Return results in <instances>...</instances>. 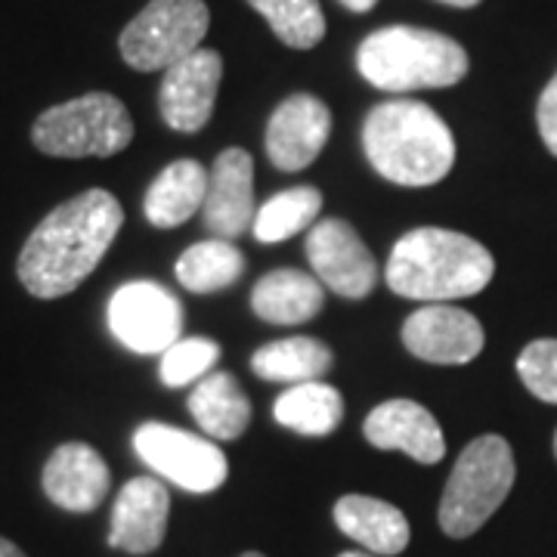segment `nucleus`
Here are the masks:
<instances>
[{
	"label": "nucleus",
	"mask_w": 557,
	"mask_h": 557,
	"mask_svg": "<svg viewBox=\"0 0 557 557\" xmlns=\"http://www.w3.org/2000/svg\"><path fill=\"white\" fill-rule=\"evenodd\" d=\"M121 223L124 211L109 189H87L62 201L22 245L16 273L25 292L40 300L72 295L100 267Z\"/></svg>",
	"instance_id": "nucleus-1"
},
{
	"label": "nucleus",
	"mask_w": 557,
	"mask_h": 557,
	"mask_svg": "<svg viewBox=\"0 0 557 557\" xmlns=\"http://www.w3.org/2000/svg\"><path fill=\"white\" fill-rule=\"evenodd\" d=\"M496 276V260L478 239L418 226L394 245L384 278L399 298L446 304V300L480 295Z\"/></svg>",
	"instance_id": "nucleus-2"
},
{
	"label": "nucleus",
	"mask_w": 557,
	"mask_h": 557,
	"mask_svg": "<svg viewBox=\"0 0 557 557\" xmlns=\"http://www.w3.org/2000/svg\"><path fill=\"white\" fill-rule=\"evenodd\" d=\"M362 149L397 186H434L456 164V137L428 102H379L362 124Z\"/></svg>",
	"instance_id": "nucleus-3"
},
{
	"label": "nucleus",
	"mask_w": 557,
	"mask_h": 557,
	"mask_svg": "<svg viewBox=\"0 0 557 557\" xmlns=\"http://www.w3.org/2000/svg\"><path fill=\"white\" fill-rule=\"evenodd\" d=\"M357 69L384 94L443 90L468 75L471 60L449 35L416 25H387L359 44Z\"/></svg>",
	"instance_id": "nucleus-4"
},
{
	"label": "nucleus",
	"mask_w": 557,
	"mask_h": 557,
	"mask_svg": "<svg viewBox=\"0 0 557 557\" xmlns=\"http://www.w3.org/2000/svg\"><path fill=\"white\" fill-rule=\"evenodd\" d=\"M518 478L508 440L483 434L471 440L440 498V530L453 539H468L502 508Z\"/></svg>",
	"instance_id": "nucleus-5"
},
{
	"label": "nucleus",
	"mask_w": 557,
	"mask_h": 557,
	"mask_svg": "<svg viewBox=\"0 0 557 557\" xmlns=\"http://www.w3.org/2000/svg\"><path fill=\"white\" fill-rule=\"evenodd\" d=\"M134 139V119L112 94H84L40 112L32 143L53 159H109Z\"/></svg>",
	"instance_id": "nucleus-6"
},
{
	"label": "nucleus",
	"mask_w": 557,
	"mask_h": 557,
	"mask_svg": "<svg viewBox=\"0 0 557 557\" xmlns=\"http://www.w3.org/2000/svg\"><path fill=\"white\" fill-rule=\"evenodd\" d=\"M208 28L205 0H149L121 32V60L134 72H168L199 50Z\"/></svg>",
	"instance_id": "nucleus-7"
},
{
	"label": "nucleus",
	"mask_w": 557,
	"mask_h": 557,
	"mask_svg": "<svg viewBox=\"0 0 557 557\" xmlns=\"http://www.w3.org/2000/svg\"><path fill=\"white\" fill-rule=\"evenodd\" d=\"M134 449L159 478L171 480L186 493H199V496L214 493L230 474V461L218 443L161 421L139 424L134 434Z\"/></svg>",
	"instance_id": "nucleus-8"
},
{
	"label": "nucleus",
	"mask_w": 557,
	"mask_h": 557,
	"mask_svg": "<svg viewBox=\"0 0 557 557\" xmlns=\"http://www.w3.org/2000/svg\"><path fill=\"white\" fill-rule=\"evenodd\" d=\"M109 329L134 354H164L183 335V304L159 282H127L109 300Z\"/></svg>",
	"instance_id": "nucleus-9"
},
{
	"label": "nucleus",
	"mask_w": 557,
	"mask_h": 557,
	"mask_svg": "<svg viewBox=\"0 0 557 557\" xmlns=\"http://www.w3.org/2000/svg\"><path fill=\"white\" fill-rule=\"evenodd\" d=\"M307 260L313 276L341 298H366L379 285V263L347 220H317L307 236Z\"/></svg>",
	"instance_id": "nucleus-10"
},
{
	"label": "nucleus",
	"mask_w": 557,
	"mask_h": 557,
	"mask_svg": "<svg viewBox=\"0 0 557 557\" xmlns=\"http://www.w3.org/2000/svg\"><path fill=\"white\" fill-rule=\"evenodd\" d=\"M220 81H223V60L218 50L199 47L186 60L171 65L161 78L159 109L164 124L180 134L201 131L218 102Z\"/></svg>",
	"instance_id": "nucleus-11"
},
{
	"label": "nucleus",
	"mask_w": 557,
	"mask_h": 557,
	"mask_svg": "<svg viewBox=\"0 0 557 557\" xmlns=\"http://www.w3.org/2000/svg\"><path fill=\"white\" fill-rule=\"evenodd\" d=\"M403 344L434 366H465L480 357L486 335L478 317L449 304H428L403 322Z\"/></svg>",
	"instance_id": "nucleus-12"
},
{
	"label": "nucleus",
	"mask_w": 557,
	"mask_h": 557,
	"mask_svg": "<svg viewBox=\"0 0 557 557\" xmlns=\"http://www.w3.org/2000/svg\"><path fill=\"white\" fill-rule=\"evenodd\" d=\"M255 214V159L245 149H226L208 171V193L201 205L205 226L214 239L233 242L251 230Z\"/></svg>",
	"instance_id": "nucleus-13"
},
{
	"label": "nucleus",
	"mask_w": 557,
	"mask_h": 557,
	"mask_svg": "<svg viewBox=\"0 0 557 557\" xmlns=\"http://www.w3.org/2000/svg\"><path fill=\"white\" fill-rule=\"evenodd\" d=\"M332 134V109L313 94H295L276 106L267 124V159L278 171H304L319 159Z\"/></svg>",
	"instance_id": "nucleus-14"
},
{
	"label": "nucleus",
	"mask_w": 557,
	"mask_h": 557,
	"mask_svg": "<svg viewBox=\"0 0 557 557\" xmlns=\"http://www.w3.org/2000/svg\"><path fill=\"white\" fill-rule=\"evenodd\" d=\"M44 493L53 505L72 515H90L112 490L106 458L87 443H62L44 465Z\"/></svg>",
	"instance_id": "nucleus-15"
},
{
	"label": "nucleus",
	"mask_w": 557,
	"mask_h": 557,
	"mask_svg": "<svg viewBox=\"0 0 557 557\" xmlns=\"http://www.w3.org/2000/svg\"><path fill=\"white\" fill-rule=\"evenodd\" d=\"M168 518H171V493L161 480H127L112 505L109 545L127 555H152L164 542Z\"/></svg>",
	"instance_id": "nucleus-16"
},
{
	"label": "nucleus",
	"mask_w": 557,
	"mask_h": 557,
	"mask_svg": "<svg viewBox=\"0 0 557 557\" xmlns=\"http://www.w3.org/2000/svg\"><path fill=\"white\" fill-rule=\"evenodd\" d=\"M362 434L375 449H397L421 465H437L446 456V437L437 418L416 399H387L362 421Z\"/></svg>",
	"instance_id": "nucleus-17"
},
{
	"label": "nucleus",
	"mask_w": 557,
	"mask_h": 557,
	"mask_svg": "<svg viewBox=\"0 0 557 557\" xmlns=\"http://www.w3.org/2000/svg\"><path fill=\"white\" fill-rule=\"evenodd\" d=\"M335 523L344 536L359 542L369 555H399L409 545V520L397 505L375 496H344L335 505Z\"/></svg>",
	"instance_id": "nucleus-18"
},
{
	"label": "nucleus",
	"mask_w": 557,
	"mask_h": 557,
	"mask_svg": "<svg viewBox=\"0 0 557 557\" xmlns=\"http://www.w3.org/2000/svg\"><path fill=\"white\" fill-rule=\"evenodd\" d=\"M205 193H208V171L199 161H171L146 189V199H143L146 220L159 230L183 226L196 211H201Z\"/></svg>",
	"instance_id": "nucleus-19"
},
{
	"label": "nucleus",
	"mask_w": 557,
	"mask_h": 557,
	"mask_svg": "<svg viewBox=\"0 0 557 557\" xmlns=\"http://www.w3.org/2000/svg\"><path fill=\"white\" fill-rule=\"evenodd\" d=\"M322 282L304 270H273L251 292L255 317L273 325H300L322 310Z\"/></svg>",
	"instance_id": "nucleus-20"
},
{
	"label": "nucleus",
	"mask_w": 557,
	"mask_h": 557,
	"mask_svg": "<svg viewBox=\"0 0 557 557\" xmlns=\"http://www.w3.org/2000/svg\"><path fill=\"white\" fill-rule=\"evenodd\" d=\"M189 412L211 440H239L251 424V403L230 372H211L193 387Z\"/></svg>",
	"instance_id": "nucleus-21"
},
{
	"label": "nucleus",
	"mask_w": 557,
	"mask_h": 557,
	"mask_svg": "<svg viewBox=\"0 0 557 557\" xmlns=\"http://www.w3.org/2000/svg\"><path fill=\"white\" fill-rule=\"evenodd\" d=\"M273 416L282 428L304 434V437H329L344 418V399L338 387L325 381L292 384L285 394H278Z\"/></svg>",
	"instance_id": "nucleus-22"
},
{
	"label": "nucleus",
	"mask_w": 557,
	"mask_h": 557,
	"mask_svg": "<svg viewBox=\"0 0 557 557\" xmlns=\"http://www.w3.org/2000/svg\"><path fill=\"white\" fill-rule=\"evenodd\" d=\"M335 354L317 338H282L263 344L251 357L255 375L263 381H282V384H307L322 381L332 369Z\"/></svg>",
	"instance_id": "nucleus-23"
},
{
	"label": "nucleus",
	"mask_w": 557,
	"mask_h": 557,
	"mask_svg": "<svg viewBox=\"0 0 557 557\" xmlns=\"http://www.w3.org/2000/svg\"><path fill=\"white\" fill-rule=\"evenodd\" d=\"M177 282L193 295H214L239 282L245 273L242 251L226 239H208L189 245L177 258Z\"/></svg>",
	"instance_id": "nucleus-24"
},
{
	"label": "nucleus",
	"mask_w": 557,
	"mask_h": 557,
	"mask_svg": "<svg viewBox=\"0 0 557 557\" xmlns=\"http://www.w3.org/2000/svg\"><path fill=\"white\" fill-rule=\"evenodd\" d=\"M322 211V193L317 186H295L282 189L270 201H263L255 214L251 233L260 245H276V242L292 239L304 230H310Z\"/></svg>",
	"instance_id": "nucleus-25"
},
{
	"label": "nucleus",
	"mask_w": 557,
	"mask_h": 557,
	"mask_svg": "<svg viewBox=\"0 0 557 557\" xmlns=\"http://www.w3.org/2000/svg\"><path fill=\"white\" fill-rule=\"evenodd\" d=\"M285 47L313 50L325 38V13L319 0H248Z\"/></svg>",
	"instance_id": "nucleus-26"
},
{
	"label": "nucleus",
	"mask_w": 557,
	"mask_h": 557,
	"mask_svg": "<svg viewBox=\"0 0 557 557\" xmlns=\"http://www.w3.org/2000/svg\"><path fill=\"white\" fill-rule=\"evenodd\" d=\"M220 344L211 338H180L161 354L159 375L168 387L199 384L218 366Z\"/></svg>",
	"instance_id": "nucleus-27"
},
{
	"label": "nucleus",
	"mask_w": 557,
	"mask_h": 557,
	"mask_svg": "<svg viewBox=\"0 0 557 557\" xmlns=\"http://www.w3.org/2000/svg\"><path fill=\"white\" fill-rule=\"evenodd\" d=\"M518 375L527 391L542 403L557 406V341H530L518 357Z\"/></svg>",
	"instance_id": "nucleus-28"
},
{
	"label": "nucleus",
	"mask_w": 557,
	"mask_h": 557,
	"mask_svg": "<svg viewBox=\"0 0 557 557\" xmlns=\"http://www.w3.org/2000/svg\"><path fill=\"white\" fill-rule=\"evenodd\" d=\"M536 124L539 137H542V143L548 146V152L557 159V72L555 78L545 84L542 97H539Z\"/></svg>",
	"instance_id": "nucleus-29"
},
{
	"label": "nucleus",
	"mask_w": 557,
	"mask_h": 557,
	"mask_svg": "<svg viewBox=\"0 0 557 557\" xmlns=\"http://www.w3.org/2000/svg\"><path fill=\"white\" fill-rule=\"evenodd\" d=\"M344 10H350V13H369V10H375L379 7V0H338Z\"/></svg>",
	"instance_id": "nucleus-30"
},
{
	"label": "nucleus",
	"mask_w": 557,
	"mask_h": 557,
	"mask_svg": "<svg viewBox=\"0 0 557 557\" xmlns=\"http://www.w3.org/2000/svg\"><path fill=\"white\" fill-rule=\"evenodd\" d=\"M0 557H25V552H22L16 542H10V539L0 536Z\"/></svg>",
	"instance_id": "nucleus-31"
},
{
	"label": "nucleus",
	"mask_w": 557,
	"mask_h": 557,
	"mask_svg": "<svg viewBox=\"0 0 557 557\" xmlns=\"http://www.w3.org/2000/svg\"><path fill=\"white\" fill-rule=\"evenodd\" d=\"M437 3H446V7H456V10H471V7H478L480 0H437Z\"/></svg>",
	"instance_id": "nucleus-32"
},
{
	"label": "nucleus",
	"mask_w": 557,
	"mask_h": 557,
	"mask_svg": "<svg viewBox=\"0 0 557 557\" xmlns=\"http://www.w3.org/2000/svg\"><path fill=\"white\" fill-rule=\"evenodd\" d=\"M338 557H375V555H369V552H344V555Z\"/></svg>",
	"instance_id": "nucleus-33"
},
{
	"label": "nucleus",
	"mask_w": 557,
	"mask_h": 557,
	"mask_svg": "<svg viewBox=\"0 0 557 557\" xmlns=\"http://www.w3.org/2000/svg\"><path fill=\"white\" fill-rule=\"evenodd\" d=\"M242 557H263V555H260V552H245Z\"/></svg>",
	"instance_id": "nucleus-34"
},
{
	"label": "nucleus",
	"mask_w": 557,
	"mask_h": 557,
	"mask_svg": "<svg viewBox=\"0 0 557 557\" xmlns=\"http://www.w3.org/2000/svg\"><path fill=\"white\" fill-rule=\"evenodd\" d=\"M555 456H557V434H555Z\"/></svg>",
	"instance_id": "nucleus-35"
}]
</instances>
